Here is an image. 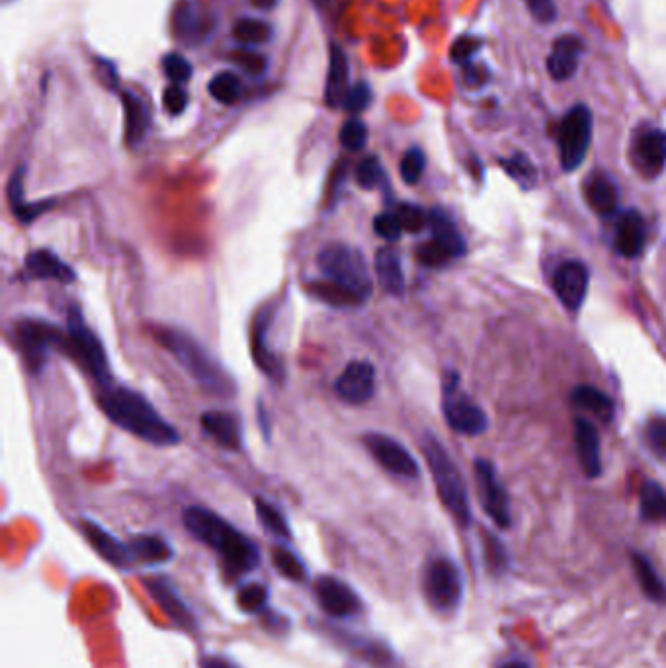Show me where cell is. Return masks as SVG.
<instances>
[{
  "instance_id": "11",
  "label": "cell",
  "mask_w": 666,
  "mask_h": 668,
  "mask_svg": "<svg viewBox=\"0 0 666 668\" xmlns=\"http://www.w3.org/2000/svg\"><path fill=\"white\" fill-rule=\"evenodd\" d=\"M364 446L368 448L372 458L389 473L397 477H405V479H417L420 473L417 460L395 438L370 432L364 436Z\"/></svg>"
},
{
  "instance_id": "20",
  "label": "cell",
  "mask_w": 666,
  "mask_h": 668,
  "mask_svg": "<svg viewBox=\"0 0 666 668\" xmlns=\"http://www.w3.org/2000/svg\"><path fill=\"white\" fill-rule=\"evenodd\" d=\"M647 241V227L645 219L639 211L629 209L620 215L616 225V249L625 258H637Z\"/></svg>"
},
{
  "instance_id": "4",
  "label": "cell",
  "mask_w": 666,
  "mask_h": 668,
  "mask_svg": "<svg viewBox=\"0 0 666 668\" xmlns=\"http://www.w3.org/2000/svg\"><path fill=\"white\" fill-rule=\"evenodd\" d=\"M155 338L209 393L229 397L237 391L233 377L229 376L221 368V364L190 334L178 329H157Z\"/></svg>"
},
{
  "instance_id": "2",
  "label": "cell",
  "mask_w": 666,
  "mask_h": 668,
  "mask_svg": "<svg viewBox=\"0 0 666 668\" xmlns=\"http://www.w3.org/2000/svg\"><path fill=\"white\" fill-rule=\"evenodd\" d=\"M98 405L102 413L129 434L151 446L168 448L180 442L176 428L159 415V411L137 391L110 383L100 387Z\"/></svg>"
},
{
  "instance_id": "25",
  "label": "cell",
  "mask_w": 666,
  "mask_h": 668,
  "mask_svg": "<svg viewBox=\"0 0 666 668\" xmlns=\"http://www.w3.org/2000/svg\"><path fill=\"white\" fill-rule=\"evenodd\" d=\"M24 174H26V167L16 168L10 176V182H8V202H10V208H12V213L22 221V223H32L36 221L40 215H43L45 211L55 206L53 200H47V202H26L24 200Z\"/></svg>"
},
{
  "instance_id": "17",
  "label": "cell",
  "mask_w": 666,
  "mask_h": 668,
  "mask_svg": "<svg viewBox=\"0 0 666 668\" xmlns=\"http://www.w3.org/2000/svg\"><path fill=\"white\" fill-rule=\"evenodd\" d=\"M584 53V43L579 36L567 34L553 42L551 53L547 57V71L555 81H569L577 69L579 59Z\"/></svg>"
},
{
  "instance_id": "19",
  "label": "cell",
  "mask_w": 666,
  "mask_h": 668,
  "mask_svg": "<svg viewBox=\"0 0 666 668\" xmlns=\"http://www.w3.org/2000/svg\"><path fill=\"white\" fill-rule=\"evenodd\" d=\"M202 430L213 438L219 446L239 452L243 446V432H241V422L239 418L225 411H208L200 418Z\"/></svg>"
},
{
  "instance_id": "30",
  "label": "cell",
  "mask_w": 666,
  "mask_h": 668,
  "mask_svg": "<svg viewBox=\"0 0 666 668\" xmlns=\"http://www.w3.org/2000/svg\"><path fill=\"white\" fill-rule=\"evenodd\" d=\"M375 274L381 288L391 295H403L405 292V274L401 266L399 252L391 247H383L375 256Z\"/></svg>"
},
{
  "instance_id": "31",
  "label": "cell",
  "mask_w": 666,
  "mask_h": 668,
  "mask_svg": "<svg viewBox=\"0 0 666 668\" xmlns=\"http://www.w3.org/2000/svg\"><path fill=\"white\" fill-rule=\"evenodd\" d=\"M631 567L635 571L637 583L641 586L643 594L657 604H665L666 583L661 579V575L657 573L651 559H647L641 553H631Z\"/></svg>"
},
{
  "instance_id": "48",
  "label": "cell",
  "mask_w": 666,
  "mask_h": 668,
  "mask_svg": "<svg viewBox=\"0 0 666 668\" xmlns=\"http://www.w3.org/2000/svg\"><path fill=\"white\" fill-rule=\"evenodd\" d=\"M374 231L377 233V237L389 241V243H395L399 241V237L403 235V227L397 219L395 213H379L374 219Z\"/></svg>"
},
{
  "instance_id": "23",
  "label": "cell",
  "mask_w": 666,
  "mask_h": 668,
  "mask_svg": "<svg viewBox=\"0 0 666 668\" xmlns=\"http://www.w3.org/2000/svg\"><path fill=\"white\" fill-rule=\"evenodd\" d=\"M575 442H577V454L583 467L584 475L590 479L600 477L602 473V458H600V436L596 428L584 420H575Z\"/></svg>"
},
{
  "instance_id": "55",
  "label": "cell",
  "mask_w": 666,
  "mask_h": 668,
  "mask_svg": "<svg viewBox=\"0 0 666 668\" xmlns=\"http://www.w3.org/2000/svg\"><path fill=\"white\" fill-rule=\"evenodd\" d=\"M250 2L258 10H272L278 4V0H250Z\"/></svg>"
},
{
  "instance_id": "15",
  "label": "cell",
  "mask_w": 666,
  "mask_h": 668,
  "mask_svg": "<svg viewBox=\"0 0 666 668\" xmlns=\"http://www.w3.org/2000/svg\"><path fill=\"white\" fill-rule=\"evenodd\" d=\"M588 280L590 276L583 262L569 260L557 268L553 278V290L569 311H577L581 309L588 292Z\"/></svg>"
},
{
  "instance_id": "8",
  "label": "cell",
  "mask_w": 666,
  "mask_h": 668,
  "mask_svg": "<svg viewBox=\"0 0 666 668\" xmlns=\"http://www.w3.org/2000/svg\"><path fill=\"white\" fill-rule=\"evenodd\" d=\"M424 596L438 612H454L463 596V579L458 565L450 559H434L424 571Z\"/></svg>"
},
{
  "instance_id": "35",
  "label": "cell",
  "mask_w": 666,
  "mask_h": 668,
  "mask_svg": "<svg viewBox=\"0 0 666 668\" xmlns=\"http://www.w3.org/2000/svg\"><path fill=\"white\" fill-rule=\"evenodd\" d=\"M256 516L260 520V524L274 534L280 540H288L292 536L290 532V524L286 520V516L282 514V510H278L274 504L262 497H256Z\"/></svg>"
},
{
  "instance_id": "43",
  "label": "cell",
  "mask_w": 666,
  "mask_h": 668,
  "mask_svg": "<svg viewBox=\"0 0 666 668\" xmlns=\"http://www.w3.org/2000/svg\"><path fill=\"white\" fill-rule=\"evenodd\" d=\"M426 170V155L422 149L418 147H411L403 159H401V165H399V172H401V178L405 184H417L418 180L422 178Z\"/></svg>"
},
{
  "instance_id": "26",
  "label": "cell",
  "mask_w": 666,
  "mask_h": 668,
  "mask_svg": "<svg viewBox=\"0 0 666 668\" xmlns=\"http://www.w3.org/2000/svg\"><path fill=\"white\" fill-rule=\"evenodd\" d=\"M122 102L125 112V141L129 147H137L139 143H143L151 127V112L147 104L133 92H122Z\"/></svg>"
},
{
  "instance_id": "53",
  "label": "cell",
  "mask_w": 666,
  "mask_h": 668,
  "mask_svg": "<svg viewBox=\"0 0 666 668\" xmlns=\"http://www.w3.org/2000/svg\"><path fill=\"white\" fill-rule=\"evenodd\" d=\"M526 4L532 16L542 24H549L557 18V6L553 0H526Z\"/></svg>"
},
{
  "instance_id": "13",
  "label": "cell",
  "mask_w": 666,
  "mask_h": 668,
  "mask_svg": "<svg viewBox=\"0 0 666 668\" xmlns=\"http://www.w3.org/2000/svg\"><path fill=\"white\" fill-rule=\"evenodd\" d=\"M336 395L348 405H364L375 395V368L368 360H352L334 381Z\"/></svg>"
},
{
  "instance_id": "50",
  "label": "cell",
  "mask_w": 666,
  "mask_h": 668,
  "mask_svg": "<svg viewBox=\"0 0 666 668\" xmlns=\"http://www.w3.org/2000/svg\"><path fill=\"white\" fill-rule=\"evenodd\" d=\"M417 256L424 266H430V268H438V266H444L450 260H454L448 252L444 251L442 247H438L434 241H428V243L420 245Z\"/></svg>"
},
{
  "instance_id": "37",
  "label": "cell",
  "mask_w": 666,
  "mask_h": 668,
  "mask_svg": "<svg viewBox=\"0 0 666 668\" xmlns=\"http://www.w3.org/2000/svg\"><path fill=\"white\" fill-rule=\"evenodd\" d=\"M233 34H235L237 42L245 43V45H258V43H266L272 38V28L264 20L243 18L235 24Z\"/></svg>"
},
{
  "instance_id": "51",
  "label": "cell",
  "mask_w": 666,
  "mask_h": 668,
  "mask_svg": "<svg viewBox=\"0 0 666 668\" xmlns=\"http://www.w3.org/2000/svg\"><path fill=\"white\" fill-rule=\"evenodd\" d=\"M163 106H165V110H167V114H170V116L184 114V110L188 106V96H186V92L182 90L180 84H170V86L165 88Z\"/></svg>"
},
{
  "instance_id": "18",
  "label": "cell",
  "mask_w": 666,
  "mask_h": 668,
  "mask_svg": "<svg viewBox=\"0 0 666 668\" xmlns=\"http://www.w3.org/2000/svg\"><path fill=\"white\" fill-rule=\"evenodd\" d=\"M24 270L32 280H55L61 284H73L77 280V272L47 249L30 252L24 260Z\"/></svg>"
},
{
  "instance_id": "47",
  "label": "cell",
  "mask_w": 666,
  "mask_h": 668,
  "mask_svg": "<svg viewBox=\"0 0 666 668\" xmlns=\"http://www.w3.org/2000/svg\"><path fill=\"white\" fill-rule=\"evenodd\" d=\"M372 98H374L372 86L364 83V81H360V83L350 86V90H348L342 106L350 114H360V112H364L372 104Z\"/></svg>"
},
{
  "instance_id": "33",
  "label": "cell",
  "mask_w": 666,
  "mask_h": 668,
  "mask_svg": "<svg viewBox=\"0 0 666 668\" xmlns=\"http://www.w3.org/2000/svg\"><path fill=\"white\" fill-rule=\"evenodd\" d=\"M639 510L645 522L666 524V491L655 481H645L639 495Z\"/></svg>"
},
{
  "instance_id": "14",
  "label": "cell",
  "mask_w": 666,
  "mask_h": 668,
  "mask_svg": "<svg viewBox=\"0 0 666 668\" xmlns=\"http://www.w3.org/2000/svg\"><path fill=\"white\" fill-rule=\"evenodd\" d=\"M315 596L323 612L333 618H350L362 610V602L356 592L346 583L329 575L317 579Z\"/></svg>"
},
{
  "instance_id": "7",
  "label": "cell",
  "mask_w": 666,
  "mask_h": 668,
  "mask_svg": "<svg viewBox=\"0 0 666 668\" xmlns=\"http://www.w3.org/2000/svg\"><path fill=\"white\" fill-rule=\"evenodd\" d=\"M592 141V112L588 106H573L557 131L559 157L565 172H573L581 167L586 159Z\"/></svg>"
},
{
  "instance_id": "29",
  "label": "cell",
  "mask_w": 666,
  "mask_h": 668,
  "mask_svg": "<svg viewBox=\"0 0 666 668\" xmlns=\"http://www.w3.org/2000/svg\"><path fill=\"white\" fill-rule=\"evenodd\" d=\"M430 231L432 241L448 252L452 258H459L465 254V241L456 227V223L450 219V215L442 209L430 211Z\"/></svg>"
},
{
  "instance_id": "36",
  "label": "cell",
  "mask_w": 666,
  "mask_h": 668,
  "mask_svg": "<svg viewBox=\"0 0 666 668\" xmlns=\"http://www.w3.org/2000/svg\"><path fill=\"white\" fill-rule=\"evenodd\" d=\"M208 88L213 100H217L219 104L231 106V104L239 102V98L243 94V81L235 73L223 71V73H217L211 79Z\"/></svg>"
},
{
  "instance_id": "41",
  "label": "cell",
  "mask_w": 666,
  "mask_h": 668,
  "mask_svg": "<svg viewBox=\"0 0 666 668\" xmlns=\"http://www.w3.org/2000/svg\"><path fill=\"white\" fill-rule=\"evenodd\" d=\"M645 442L661 461H666V417H653L645 424Z\"/></svg>"
},
{
  "instance_id": "5",
  "label": "cell",
  "mask_w": 666,
  "mask_h": 668,
  "mask_svg": "<svg viewBox=\"0 0 666 668\" xmlns=\"http://www.w3.org/2000/svg\"><path fill=\"white\" fill-rule=\"evenodd\" d=\"M422 452L430 467L440 501L448 508V512L454 516L459 526L467 528L471 524V506L458 465L450 458L442 442L432 434L424 436Z\"/></svg>"
},
{
  "instance_id": "12",
  "label": "cell",
  "mask_w": 666,
  "mask_h": 668,
  "mask_svg": "<svg viewBox=\"0 0 666 668\" xmlns=\"http://www.w3.org/2000/svg\"><path fill=\"white\" fill-rule=\"evenodd\" d=\"M475 479L479 483V493L485 512L499 524L500 528H508L512 524L510 501L500 485L495 465L487 460H475Z\"/></svg>"
},
{
  "instance_id": "42",
  "label": "cell",
  "mask_w": 666,
  "mask_h": 668,
  "mask_svg": "<svg viewBox=\"0 0 666 668\" xmlns=\"http://www.w3.org/2000/svg\"><path fill=\"white\" fill-rule=\"evenodd\" d=\"M395 215L407 233H420L426 225H430V213L417 204H399Z\"/></svg>"
},
{
  "instance_id": "28",
  "label": "cell",
  "mask_w": 666,
  "mask_h": 668,
  "mask_svg": "<svg viewBox=\"0 0 666 668\" xmlns=\"http://www.w3.org/2000/svg\"><path fill=\"white\" fill-rule=\"evenodd\" d=\"M272 321V309H264V313L260 317H256L254 329H252V356L254 362L258 364V368L268 374L274 379L282 377V366L280 360L270 352V348L266 346V333H268V325Z\"/></svg>"
},
{
  "instance_id": "24",
  "label": "cell",
  "mask_w": 666,
  "mask_h": 668,
  "mask_svg": "<svg viewBox=\"0 0 666 668\" xmlns=\"http://www.w3.org/2000/svg\"><path fill=\"white\" fill-rule=\"evenodd\" d=\"M348 77H350V63L344 53V49L333 43L331 55H329V75H327V86H325V102L331 108H338L344 104V98L348 94Z\"/></svg>"
},
{
  "instance_id": "10",
  "label": "cell",
  "mask_w": 666,
  "mask_h": 668,
  "mask_svg": "<svg viewBox=\"0 0 666 668\" xmlns=\"http://www.w3.org/2000/svg\"><path fill=\"white\" fill-rule=\"evenodd\" d=\"M444 417L463 436H479L489 426L485 411L459 389L458 376L452 372L444 377Z\"/></svg>"
},
{
  "instance_id": "40",
  "label": "cell",
  "mask_w": 666,
  "mask_h": 668,
  "mask_svg": "<svg viewBox=\"0 0 666 668\" xmlns=\"http://www.w3.org/2000/svg\"><path fill=\"white\" fill-rule=\"evenodd\" d=\"M502 167L516 182H520L524 188H532L536 184L538 172H536V167L532 165V161L526 155L518 153V155L510 157V159L502 161Z\"/></svg>"
},
{
  "instance_id": "16",
  "label": "cell",
  "mask_w": 666,
  "mask_h": 668,
  "mask_svg": "<svg viewBox=\"0 0 666 668\" xmlns=\"http://www.w3.org/2000/svg\"><path fill=\"white\" fill-rule=\"evenodd\" d=\"M633 161L637 168L653 178L666 167V129H647L637 135L633 145Z\"/></svg>"
},
{
  "instance_id": "45",
  "label": "cell",
  "mask_w": 666,
  "mask_h": 668,
  "mask_svg": "<svg viewBox=\"0 0 666 668\" xmlns=\"http://www.w3.org/2000/svg\"><path fill=\"white\" fill-rule=\"evenodd\" d=\"M163 71L172 84L188 83L194 75L190 61L180 53H167L163 57Z\"/></svg>"
},
{
  "instance_id": "3",
  "label": "cell",
  "mask_w": 666,
  "mask_h": 668,
  "mask_svg": "<svg viewBox=\"0 0 666 668\" xmlns=\"http://www.w3.org/2000/svg\"><path fill=\"white\" fill-rule=\"evenodd\" d=\"M182 522L198 542L206 543L223 557L231 573L243 575L258 567V547L217 512L206 506H188L182 512Z\"/></svg>"
},
{
  "instance_id": "57",
  "label": "cell",
  "mask_w": 666,
  "mask_h": 668,
  "mask_svg": "<svg viewBox=\"0 0 666 668\" xmlns=\"http://www.w3.org/2000/svg\"><path fill=\"white\" fill-rule=\"evenodd\" d=\"M313 2H315V4H317V6H323V4H327V2H329V0H313Z\"/></svg>"
},
{
  "instance_id": "56",
  "label": "cell",
  "mask_w": 666,
  "mask_h": 668,
  "mask_svg": "<svg viewBox=\"0 0 666 668\" xmlns=\"http://www.w3.org/2000/svg\"><path fill=\"white\" fill-rule=\"evenodd\" d=\"M500 668H530L526 663H522V661H510V663H506V665H502Z\"/></svg>"
},
{
  "instance_id": "22",
  "label": "cell",
  "mask_w": 666,
  "mask_h": 668,
  "mask_svg": "<svg viewBox=\"0 0 666 668\" xmlns=\"http://www.w3.org/2000/svg\"><path fill=\"white\" fill-rule=\"evenodd\" d=\"M145 586L149 590V594L153 596V600L163 608V612L167 614L168 618L176 624V626L190 627L194 626V618L188 610V606L180 600V596L176 594V590L168 583L167 579L163 577H153L149 581H145Z\"/></svg>"
},
{
  "instance_id": "27",
  "label": "cell",
  "mask_w": 666,
  "mask_h": 668,
  "mask_svg": "<svg viewBox=\"0 0 666 668\" xmlns=\"http://www.w3.org/2000/svg\"><path fill=\"white\" fill-rule=\"evenodd\" d=\"M584 196L588 206L600 215H610L618 208L620 194L610 176L596 172L584 184Z\"/></svg>"
},
{
  "instance_id": "46",
  "label": "cell",
  "mask_w": 666,
  "mask_h": 668,
  "mask_svg": "<svg viewBox=\"0 0 666 668\" xmlns=\"http://www.w3.org/2000/svg\"><path fill=\"white\" fill-rule=\"evenodd\" d=\"M356 182L364 190H374L381 182H385V170L377 157H366L356 168Z\"/></svg>"
},
{
  "instance_id": "39",
  "label": "cell",
  "mask_w": 666,
  "mask_h": 668,
  "mask_svg": "<svg viewBox=\"0 0 666 668\" xmlns=\"http://www.w3.org/2000/svg\"><path fill=\"white\" fill-rule=\"evenodd\" d=\"M272 559H274L276 569H278L284 577H288L290 581H303V579H305V575H307L305 565L297 559V555H295L293 551H290L288 547H282V545L276 547Z\"/></svg>"
},
{
  "instance_id": "44",
  "label": "cell",
  "mask_w": 666,
  "mask_h": 668,
  "mask_svg": "<svg viewBox=\"0 0 666 668\" xmlns=\"http://www.w3.org/2000/svg\"><path fill=\"white\" fill-rule=\"evenodd\" d=\"M237 604L241 606V610L250 612V614L262 612L264 606L268 604V588L260 583L243 586L237 594Z\"/></svg>"
},
{
  "instance_id": "54",
  "label": "cell",
  "mask_w": 666,
  "mask_h": 668,
  "mask_svg": "<svg viewBox=\"0 0 666 668\" xmlns=\"http://www.w3.org/2000/svg\"><path fill=\"white\" fill-rule=\"evenodd\" d=\"M202 668H237L231 661L223 659V657H213V655H206L202 657Z\"/></svg>"
},
{
  "instance_id": "49",
  "label": "cell",
  "mask_w": 666,
  "mask_h": 668,
  "mask_svg": "<svg viewBox=\"0 0 666 668\" xmlns=\"http://www.w3.org/2000/svg\"><path fill=\"white\" fill-rule=\"evenodd\" d=\"M479 49H481V40L479 38H475V36H461L452 45L450 57H452L454 63L467 65Z\"/></svg>"
},
{
  "instance_id": "32",
  "label": "cell",
  "mask_w": 666,
  "mask_h": 668,
  "mask_svg": "<svg viewBox=\"0 0 666 668\" xmlns=\"http://www.w3.org/2000/svg\"><path fill=\"white\" fill-rule=\"evenodd\" d=\"M571 397H573V403L577 407H581L584 411H588L590 415L600 418L602 422H610L614 418V411H616L614 401L596 387L581 385L573 391Z\"/></svg>"
},
{
  "instance_id": "34",
  "label": "cell",
  "mask_w": 666,
  "mask_h": 668,
  "mask_svg": "<svg viewBox=\"0 0 666 668\" xmlns=\"http://www.w3.org/2000/svg\"><path fill=\"white\" fill-rule=\"evenodd\" d=\"M129 549L133 559L145 563H163L172 557V547L161 536H137Z\"/></svg>"
},
{
  "instance_id": "21",
  "label": "cell",
  "mask_w": 666,
  "mask_h": 668,
  "mask_svg": "<svg viewBox=\"0 0 666 668\" xmlns=\"http://www.w3.org/2000/svg\"><path fill=\"white\" fill-rule=\"evenodd\" d=\"M83 532L86 540L98 551L100 557H104L108 563L116 567H127L133 559L129 545L114 538L110 532H106L102 526H98L92 520H83Z\"/></svg>"
},
{
  "instance_id": "52",
  "label": "cell",
  "mask_w": 666,
  "mask_h": 668,
  "mask_svg": "<svg viewBox=\"0 0 666 668\" xmlns=\"http://www.w3.org/2000/svg\"><path fill=\"white\" fill-rule=\"evenodd\" d=\"M485 559L491 571H502L506 567V551L495 536H485Z\"/></svg>"
},
{
  "instance_id": "38",
  "label": "cell",
  "mask_w": 666,
  "mask_h": 668,
  "mask_svg": "<svg viewBox=\"0 0 666 668\" xmlns=\"http://www.w3.org/2000/svg\"><path fill=\"white\" fill-rule=\"evenodd\" d=\"M338 141L346 151L358 153L368 143V126L360 118H350L348 122H344V126L340 127Z\"/></svg>"
},
{
  "instance_id": "9",
  "label": "cell",
  "mask_w": 666,
  "mask_h": 668,
  "mask_svg": "<svg viewBox=\"0 0 666 668\" xmlns=\"http://www.w3.org/2000/svg\"><path fill=\"white\" fill-rule=\"evenodd\" d=\"M16 340L20 346V352L26 358V364L34 374H38L47 362V356L53 348H59L65 352L67 346V333L51 323L43 321H22L16 327Z\"/></svg>"
},
{
  "instance_id": "1",
  "label": "cell",
  "mask_w": 666,
  "mask_h": 668,
  "mask_svg": "<svg viewBox=\"0 0 666 668\" xmlns=\"http://www.w3.org/2000/svg\"><path fill=\"white\" fill-rule=\"evenodd\" d=\"M325 284L315 293L333 305H362L374 288V280L362 251L346 243H329L317 256Z\"/></svg>"
},
{
  "instance_id": "6",
  "label": "cell",
  "mask_w": 666,
  "mask_h": 668,
  "mask_svg": "<svg viewBox=\"0 0 666 668\" xmlns=\"http://www.w3.org/2000/svg\"><path fill=\"white\" fill-rule=\"evenodd\" d=\"M65 352L79 362L84 372H88L98 387H106L112 381L110 362L104 344L96 333L84 323L83 311L79 307H69L67 311V346Z\"/></svg>"
}]
</instances>
